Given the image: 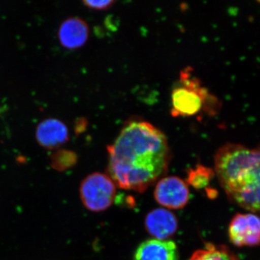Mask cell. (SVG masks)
<instances>
[{"label": "cell", "instance_id": "obj_12", "mask_svg": "<svg viewBox=\"0 0 260 260\" xmlns=\"http://www.w3.org/2000/svg\"><path fill=\"white\" fill-rule=\"evenodd\" d=\"M214 176L215 172L213 169L203 165H198L188 172L187 183L195 189H203L209 185Z\"/></svg>", "mask_w": 260, "mask_h": 260}, {"label": "cell", "instance_id": "obj_15", "mask_svg": "<svg viewBox=\"0 0 260 260\" xmlns=\"http://www.w3.org/2000/svg\"><path fill=\"white\" fill-rule=\"evenodd\" d=\"M86 126V121L83 120V119H80L79 121H77L76 126H75V132L77 133H82Z\"/></svg>", "mask_w": 260, "mask_h": 260}, {"label": "cell", "instance_id": "obj_10", "mask_svg": "<svg viewBox=\"0 0 260 260\" xmlns=\"http://www.w3.org/2000/svg\"><path fill=\"white\" fill-rule=\"evenodd\" d=\"M133 260H179V251L172 241L148 239L137 248Z\"/></svg>", "mask_w": 260, "mask_h": 260}, {"label": "cell", "instance_id": "obj_13", "mask_svg": "<svg viewBox=\"0 0 260 260\" xmlns=\"http://www.w3.org/2000/svg\"><path fill=\"white\" fill-rule=\"evenodd\" d=\"M51 161L56 169H65L75 165L77 162V155L74 152L61 150L52 155Z\"/></svg>", "mask_w": 260, "mask_h": 260}, {"label": "cell", "instance_id": "obj_11", "mask_svg": "<svg viewBox=\"0 0 260 260\" xmlns=\"http://www.w3.org/2000/svg\"><path fill=\"white\" fill-rule=\"evenodd\" d=\"M189 260H239L226 246L207 243L203 249L195 251Z\"/></svg>", "mask_w": 260, "mask_h": 260}, {"label": "cell", "instance_id": "obj_3", "mask_svg": "<svg viewBox=\"0 0 260 260\" xmlns=\"http://www.w3.org/2000/svg\"><path fill=\"white\" fill-rule=\"evenodd\" d=\"M187 68L180 73L179 83L172 90L171 114L174 117H189L197 115L203 109L215 113L219 102L216 98L203 87Z\"/></svg>", "mask_w": 260, "mask_h": 260}, {"label": "cell", "instance_id": "obj_2", "mask_svg": "<svg viewBox=\"0 0 260 260\" xmlns=\"http://www.w3.org/2000/svg\"><path fill=\"white\" fill-rule=\"evenodd\" d=\"M214 160V172L231 201L251 213L260 212V145L228 143Z\"/></svg>", "mask_w": 260, "mask_h": 260}, {"label": "cell", "instance_id": "obj_6", "mask_svg": "<svg viewBox=\"0 0 260 260\" xmlns=\"http://www.w3.org/2000/svg\"><path fill=\"white\" fill-rule=\"evenodd\" d=\"M154 197L162 207L178 210L184 208L190 197L185 181L177 177H162L157 182Z\"/></svg>", "mask_w": 260, "mask_h": 260}, {"label": "cell", "instance_id": "obj_5", "mask_svg": "<svg viewBox=\"0 0 260 260\" xmlns=\"http://www.w3.org/2000/svg\"><path fill=\"white\" fill-rule=\"evenodd\" d=\"M229 237L236 246L260 245V217L255 213H237L231 220Z\"/></svg>", "mask_w": 260, "mask_h": 260}, {"label": "cell", "instance_id": "obj_9", "mask_svg": "<svg viewBox=\"0 0 260 260\" xmlns=\"http://www.w3.org/2000/svg\"><path fill=\"white\" fill-rule=\"evenodd\" d=\"M90 30L88 24L80 18H69L61 23L58 39L63 47L76 49L83 47L88 40Z\"/></svg>", "mask_w": 260, "mask_h": 260}, {"label": "cell", "instance_id": "obj_7", "mask_svg": "<svg viewBox=\"0 0 260 260\" xmlns=\"http://www.w3.org/2000/svg\"><path fill=\"white\" fill-rule=\"evenodd\" d=\"M178 220L172 212L164 208L151 210L145 217V226L151 237L158 240H167L178 229Z\"/></svg>", "mask_w": 260, "mask_h": 260}, {"label": "cell", "instance_id": "obj_4", "mask_svg": "<svg viewBox=\"0 0 260 260\" xmlns=\"http://www.w3.org/2000/svg\"><path fill=\"white\" fill-rule=\"evenodd\" d=\"M116 185L112 178L102 173H93L82 181L80 198L84 206L92 212L104 211L115 200Z\"/></svg>", "mask_w": 260, "mask_h": 260}, {"label": "cell", "instance_id": "obj_8", "mask_svg": "<svg viewBox=\"0 0 260 260\" xmlns=\"http://www.w3.org/2000/svg\"><path fill=\"white\" fill-rule=\"evenodd\" d=\"M36 138L43 148H58L69 140V130L63 121L49 118L39 123L36 129Z\"/></svg>", "mask_w": 260, "mask_h": 260}, {"label": "cell", "instance_id": "obj_14", "mask_svg": "<svg viewBox=\"0 0 260 260\" xmlns=\"http://www.w3.org/2000/svg\"><path fill=\"white\" fill-rule=\"evenodd\" d=\"M83 3L85 6L92 10H107L112 8L115 3L114 0H104V1H89L85 0Z\"/></svg>", "mask_w": 260, "mask_h": 260}, {"label": "cell", "instance_id": "obj_1", "mask_svg": "<svg viewBox=\"0 0 260 260\" xmlns=\"http://www.w3.org/2000/svg\"><path fill=\"white\" fill-rule=\"evenodd\" d=\"M107 151L108 175L118 187L137 192L161 179L171 160L166 135L144 121L128 123Z\"/></svg>", "mask_w": 260, "mask_h": 260}]
</instances>
